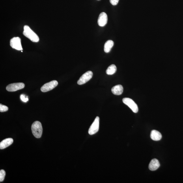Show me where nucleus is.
<instances>
[{
    "mask_svg": "<svg viewBox=\"0 0 183 183\" xmlns=\"http://www.w3.org/2000/svg\"><path fill=\"white\" fill-rule=\"evenodd\" d=\"M23 34L26 37L33 42H38L39 41V38L34 31L32 30L28 26L25 25L23 31Z\"/></svg>",
    "mask_w": 183,
    "mask_h": 183,
    "instance_id": "obj_1",
    "label": "nucleus"
},
{
    "mask_svg": "<svg viewBox=\"0 0 183 183\" xmlns=\"http://www.w3.org/2000/svg\"><path fill=\"white\" fill-rule=\"evenodd\" d=\"M31 129L32 133L36 138H40L42 133V124L39 121L34 122L32 124Z\"/></svg>",
    "mask_w": 183,
    "mask_h": 183,
    "instance_id": "obj_2",
    "label": "nucleus"
},
{
    "mask_svg": "<svg viewBox=\"0 0 183 183\" xmlns=\"http://www.w3.org/2000/svg\"><path fill=\"white\" fill-rule=\"evenodd\" d=\"M123 102L127 105L132 110L133 112L137 113L138 111V107L135 102L132 99L128 98L123 99Z\"/></svg>",
    "mask_w": 183,
    "mask_h": 183,
    "instance_id": "obj_3",
    "label": "nucleus"
},
{
    "mask_svg": "<svg viewBox=\"0 0 183 183\" xmlns=\"http://www.w3.org/2000/svg\"><path fill=\"white\" fill-rule=\"evenodd\" d=\"M100 126V118L96 117L89 129L88 133L90 135H93L98 132Z\"/></svg>",
    "mask_w": 183,
    "mask_h": 183,
    "instance_id": "obj_4",
    "label": "nucleus"
},
{
    "mask_svg": "<svg viewBox=\"0 0 183 183\" xmlns=\"http://www.w3.org/2000/svg\"><path fill=\"white\" fill-rule=\"evenodd\" d=\"M93 75V74L91 71L85 72L80 78L77 83L79 85H82L86 83L92 78Z\"/></svg>",
    "mask_w": 183,
    "mask_h": 183,
    "instance_id": "obj_5",
    "label": "nucleus"
},
{
    "mask_svg": "<svg viewBox=\"0 0 183 183\" xmlns=\"http://www.w3.org/2000/svg\"><path fill=\"white\" fill-rule=\"evenodd\" d=\"M58 85L57 81H52L45 84L41 88V91L43 92H46L54 89Z\"/></svg>",
    "mask_w": 183,
    "mask_h": 183,
    "instance_id": "obj_6",
    "label": "nucleus"
},
{
    "mask_svg": "<svg viewBox=\"0 0 183 183\" xmlns=\"http://www.w3.org/2000/svg\"><path fill=\"white\" fill-rule=\"evenodd\" d=\"M25 85L23 83H16L10 84L6 87V90L9 92H15L23 89Z\"/></svg>",
    "mask_w": 183,
    "mask_h": 183,
    "instance_id": "obj_7",
    "label": "nucleus"
},
{
    "mask_svg": "<svg viewBox=\"0 0 183 183\" xmlns=\"http://www.w3.org/2000/svg\"><path fill=\"white\" fill-rule=\"evenodd\" d=\"M10 45L13 49L20 51L23 50L21 45V40L19 37H14L10 40Z\"/></svg>",
    "mask_w": 183,
    "mask_h": 183,
    "instance_id": "obj_8",
    "label": "nucleus"
},
{
    "mask_svg": "<svg viewBox=\"0 0 183 183\" xmlns=\"http://www.w3.org/2000/svg\"><path fill=\"white\" fill-rule=\"evenodd\" d=\"M107 15L105 12L101 13L99 16L98 19V23L100 27H104L107 22Z\"/></svg>",
    "mask_w": 183,
    "mask_h": 183,
    "instance_id": "obj_9",
    "label": "nucleus"
},
{
    "mask_svg": "<svg viewBox=\"0 0 183 183\" xmlns=\"http://www.w3.org/2000/svg\"><path fill=\"white\" fill-rule=\"evenodd\" d=\"M160 163L159 161L156 159H153L150 161L148 166V168L150 170L155 171L160 167Z\"/></svg>",
    "mask_w": 183,
    "mask_h": 183,
    "instance_id": "obj_10",
    "label": "nucleus"
},
{
    "mask_svg": "<svg viewBox=\"0 0 183 183\" xmlns=\"http://www.w3.org/2000/svg\"><path fill=\"white\" fill-rule=\"evenodd\" d=\"M13 140L11 138H6L4 140L0 143V148L1 149H4L11 145L13 143Z\"/></svg>",
    "mask_w": 183,
    "mask_h": 183,
    "instance_id": "obj_11",
    "label": "nucleus"
},
{
    "mask_svg": "<svg viewBox=\"0 0 183 183\" xmlns=\"http://www.w3.org/2000/svg\"><path fill=\"white\" fill-rule=\"evenodd\" d=\"M123 87L121 85H117L114 86L111 89L112 93L115 95H121L123 92Z\"/></svg>",
    "mask_w": 183,
    "mask_h": 183,
    "instance_id": "obj_12",
    "label": "nucleus"
},
{
    "mask_svg": "<svg viewBox=\"0 0 183 183\" xmlns=\"http://www.w3.org/2000/svg\"><path fill=\"white\" fill-rule=\"evenodd\" d=\"M150 137L153 140L159 141L162 138V135L161 133L156 130H153L150 133Z\"/></svg>",
    "mask_w": 183,
    "mask_h": 183,
    "instance_id": "obj_13",
    "label": "nucleus"
},
{
    "mask_svg": "<svg viewBox=\"0 0 183 183\" xmlns=\"http://www.w3.org/2000/svg\"><path fill=\"white\" fill-rule=\"evenodd\" d=\"M114 43L112 40H109L105 43L104 45V51L108 53L110 51L111 49L114 46Z\"/></svg>",
    "mask_w": 183,
    "mask_h": 183,
    "instance_id": "obj_14",
    "label": "nucleus"
},
{
    "mask_svg": "<svg viewBox=\"0 0 183 183\" xmlns=\"http://www.w3.org/2000/svg\"><path fill=\"white\" fill-rule=\"evenodd\" d=\"M117 68L114 64H112L107 68L106 71L107 74L108 75H113L116 72Z\"/></svg>",
    "mask_w": 183,
    "mask_h": 183,
    "instance_id": "obj_15",
    "label": "nucleus"
},
{
    "mask_svg": "<svg viewBox=\"0 0 183 183\" xmlns=\"http://www.w3.org/2000/svg\"><path fill=\"white\" fill-rule=\"evenodd\" d=\"M6 176V172L3 170L0 171V182H3Z\"/></svg>",
    "mask_w": 183,
    "mask_h": 183,
    "instance_id": "obj_16",
    "label": "nucleus"
},
{
    "mask_svg": "<svg viewBox=\"0 0 183 183\" xmlns=\"http://www.w3.org/2000/svg\"><path fill=\"white\" fill-rule=\"evenodd\" d=\"M8 110V107L5 105L0 104V111L1 112L7 111Z\"/></svg>",
    "mask_w": 183,
    "mask_h": 183,
    "instance_id": "obj_17",
    "label": "nucleus"
},
{
    "mask_svg": "<svg viewBox=\"0 0 183 183\" xmlns=\"http://www.w3.org/2000/svg\"><path fill=\"white\" fill-rule=\"evenodd\" d=\"M20 98L21 100H22L23 102H26L29 100V99L27 97L25 98V96L24 94L21 95L20 96Z\"/></svg>",
    "mask_w": 183,
    "mask_h": 183,
    "instance_id": "obj_18",
    "label": "nucleus"
},
{
    "mask_svg": "<svg viewBox=\"0 0 183 183\" xmlns=\"http://www.w3.org/2000/svg\"><path fill=\"white\" fill-rule=\"evenodd\" d=\"M110 1L112 5L115 6L117 5L119 0H110Z\"/></svg>",
    "mask_w": 183,
    "mask_h": 183,
    "instance_id": "obj_19",
    "label": "nucleus"
},
{
    "mask_svg": "<svg viewBox=\"0 0 183 183\" xmlns=\"http://www.w3.org/2000/svg\"><path fill=\"white\" fill-rule=\"evenodd\" d=\"M98 1H99V0H98Z\"/></svg>",
    "mask_w": 183,
    "mask_h": 183,
    "instance_id": "obj_20",
    "label": "nucleus"
}]
</instances>
